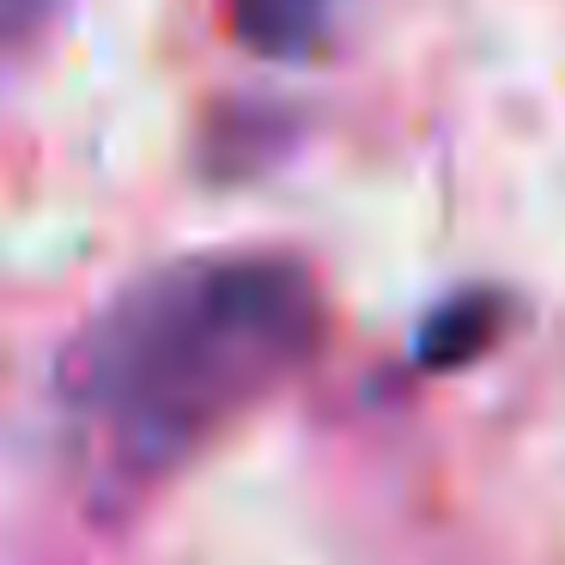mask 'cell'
<instances>
[{
    "mask_svg": "<svg viewBox=\"0 0 565 565\" xmlns=\"http://www.w3.org/2000/svg\"><path fill=\"white\" fill-rule=\"evenodd\" d=\"M504 317H511V298L492 292V286H468V292H450L438 310H426L414 334V365L419 371H462L475 359H487L504 334Z\"/></svg>",
    "mask_w": 565,
    "mask_h": 565,
    "instance_id": "2",
    "label": "cell"
},
{
    "mask_svg": "<svg viewBox=\"0 0 565 565\" xmlns=\"http://www.w3.org/2000/svg\"><path fill=\"white\" fill-rule=\"evenodd\" d=\"M317 274L274 249L183 256L128 280L67 341L55 395L104 511L189 468L317 359Z\"/></svg>",
    "mask_w": 565,
    "mask_h": 565,
    "instance_id": "1",
    "label": "cell"
},
{
    "mask_svg": "<svg viewBox=\"0 0 565 565\" xmlns=\"http://www.w3.org/2000/svg\"><path fill=\"white\" fill-rule=\"evenodd\" d=\"M341 0H225V25L262 62H310L329 43Z\"/></svg>",
    "mask_w": 565,
    "mask_h": 565,
    "instance_id": "3",
    "label": "cell"
}]
</instances>
